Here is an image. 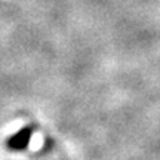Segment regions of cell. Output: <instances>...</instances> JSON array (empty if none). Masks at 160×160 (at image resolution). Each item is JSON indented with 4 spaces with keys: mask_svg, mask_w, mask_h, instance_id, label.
Listing matches in <instances>:
<instances>
[{
    "mask_svg": "<svg viewBox=\"0 0 160 160\" xmlns=\"http://www.w3.org/2000/svg\"><path fill=\"white\" fill-rule=\"evenodd\" d=\"M31 137H33V128L31 126H24L21 128L17 133H13L12 137L8 138V148L13 150V151H22L30 145V141H31Z\"/></svg>",
    "mask_w": 160,
    "mask_h": 160,
    "instance_id": "6da1fadb",
    "label": "cell"
}]
</instances>
